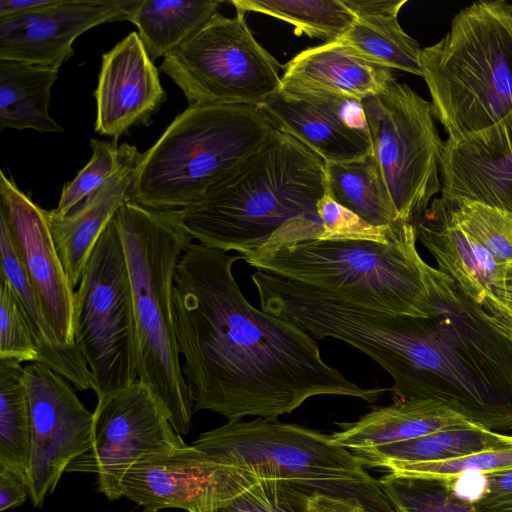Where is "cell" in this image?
I'll use <instances>...</instances> for the list:
<instances>
[{"instance_id":"6da1fadb","label":"cell","mask_w":512,"mask_h":512,"mask_svg":"<svg viewBox=\"0 0 512 512\" xmlns=\"http://www.w3.org/2000/svg\"><path fill=\"white\" fill-rule=\"evenodd\" d=\"M240 259L192 241L177 264L175 332L194 411L277 420L315 396L382 397L385 388L360 387L327 364L302 329L251 305L233 274Z\"/></svg>"},{"instance_id":"7a4b0ae2","label":"cell","mask_w":512,"mask_h":512,"mask_svg":"<svg viewBox=\"0 0 512 512\" xmlns=\"http://www.w3.org/2000/svg\"><path fill=\"white\" fill-rule=\"evenodd\" d=\"M326 192L325 162L276 128L201 199L167 212L192 240L243 258L319 239L317 203Z\"/></svg>"},{"instance_id":"3957f363","label":"cell","mask_w":512,"mask_h":512,"mask_svg":"<svg viewBox=\"0 0 512 512\" xmlns=\"http://www.w3.org/2000/svg\"><path fill=\"white\" fill-rule=\"evenodd\" d=\"M413 222L385 243L310 239L242 259L257 270L306 286L351 307L427 318L432 304Z\"/></svg>"},{"instance_id":"277c9868","label":"cell","mask_w":512,"mask_h":512,"mask_svg":"<svg viewBox=\"0 0 512 512\" xmlns=\"http://www.w3.org/2000/svg\"><path fill=\"white\" fill-rule=\"evenodd\" d=\"M115 220L131 284L138 380L165 406L176 432L185 435L195 411L177 346L173 285L179 258L193 240L167 211L131 199Z\"/></svg>"},{"instance_id":"5b68a950","label":"cell","mask_w":512,"mask_h":512,"mask_svg":"<svg viewBox=\"0 0 512 512\" xmlns=\"http://www.w3.org/2000/svg\"><path fill=\"white\" fill-rule=\"evenodd\" d=\"M421 69L448 140L499 122L512 110V3L461 9L444 37L422 48Z\"/></svg>"},{"instance_id":"8992f818","label":"cell","mask_w":512,"mask_h":512,"mask_svg":"<svg viewBox=\"0 0 512 512\" xmlns=\"http://www.w3.org/2000/svg\"><path fill=\"white\" fill-rule=\"evenodd\" d=\"M276 129L259 106H188L137 162L130 199L154 210L195 203Z\"/></svg>"},{"instance_id":"52a82bcc","label":"cell","mask_w":512,"mask_h":512,"mask_svg":"<svg viewBox=\"0 0 512 512\" xmlns=\"http://www.w3.org/2000/svg\"><path fill=\"white\" fill-rule=\"evenodd\" d=\"M192 445L208 461L231 471L356 499L368 512H395L362 461L316 430L265 418L241 419L203 432Z\"/></svg>"},{"instance_id":"ba28073f","label":"cell","mask_w":512,"mask_h":512,"mask_svg":"<svg viewBox=\"0 0 512 512\" xmlns=\"http://www.w3.org/2000/svg\"><path fill=\"white\" fill-rule=\"evenodd\" d=\"M74 340L97 399L138 380L132 291L115 217L99 237L75 291Z\"/></svg>"},{"instance_id":"9c48e42d","label":"cell","mask_w":512,"mask_h":512,"mask_svg":"<svg viewBox=\"0 0 512 512\" xmlns=\"http://www.w3.org/2000/svg\"><path fill=\"white\" fill-rule=\"evenodd\" d=\"M280 69L238 13L214 15L159 67L182 90L188 106H259L281 88Z\"/></svg>"},{"instance_id":"30bf717a","label":"cell","mask_w":512,"mask_h":512,"mask_svg":"<svg viewBox=\"0 0 512 512\" xmlns=\"http://www.w3.org/2000/svg\"><path fill=\"white\" fill-rule=\"evenodd\" d=\"M372 153L400 218L413 220L441 192L444 142L431 102L394 78L362 100Z\"/></svg>"},{"instance_id":"8fae6325","label":"cell","mask_w":512,"mask_h":512,"mask_svg":"<svg viewBox=\"0 0 512 512\" xmlns=\"http://www.w3.org/2000/svg\"><path fill=\"white\" fill-rule=\"evenodd\" d=\"M189 445L176 432L165 406L141 381L97 399L91 447L67 472L97 476L98 490L113 501L133 465L172 455Z\"/></svg>"},{"instance_id":"7c38bea8","label":"cell","mask_w":512,"mask_h":512,"mask_svg":"<svg viewBox=\"0 0 512 512\" xmlns=\"http://www.w3.org/2000/svg\"><path fill=\"white\" fill-rule=\"evenodd\" d=\"M31 418L28 493L41 507L71 463L91 447L93 412L67 379L40 362L24 366Z\"/></svg>"},{"instance_id":"4fadbf2b","label":"cell","mask_w":512,"mask_h":512,"mask_svg":"<svg viewBox=\"0 0 512 512\" xmlns=\"http://www.w3.org/2000/svg\"><path fill=\"white\" fill-rule=\"evenodd\" d=\"M259 107L277 129L294 137L325 163L352 161L372 153L361 100L281 86Z\"/></svg>"},{"instance_id":"5bb4252c","label":"cell","mask_w":512,"mask_h":512,"mask_svg":"<svg viewBox=\"0 0 512 512\" xmlns=\"http://www.w3.org/2000/svg\"><path fill=\"white\" fill-rule=\"evenodd\" d=\"M140 0H53L36 11L0 18V60L59 69L75 39L109 22L128 20Z\"/></svg>"},{"instance_id":"9a60e30c","label":"cell","mask_w":512,"mask_h":512,"mask_svg":"<svg viewBox=\"0 0 512 512\" xmlns=\"http://www.w3.org/2000/svg\"><path fill=\"white\" fill-rule=\"evenodd\" d=\"M2 214L28 279L58 335L74 340V288L57 252L49 211L35 204L3 172L0 173Z\"/></svg>"},{"instance_id":"2e32d148","label":"cell","mask_w":512,"mask_h":512,"mask_svg":"<svg viewBox=\"0 0 512 512\" xmlns=\"http://www.w3.org/2000/svg\"><path fill=\"white\" fill-rule=\"evenodd\" d=\"M413 224L438 270L484 308L512 341V314L505 301L506 267L500 266L458 224L445 197L432 200Z\"/></svg>"},{"instance_id":"e0dca14e","label":"cell","mask_w":512,"mask_h":512,"mask_svg":"<svg viewBox=\"0 0 512 512\" xmlns=\"http://www.w3.org/2000/svg\"><path fill=\"white\" fill-rule=\"evenodd\" d=\"M94 96L97 133L117 142L131 127L150 125L167 95L138 32L129 33L102 55Z\"/></svg>"},{"instance_id":"ac0fdd59","label":"cell","mask_w":512,"mask_h":512,"mask_svg":"<svg viewBox=\"0 0 512 512\" xmlns=\"http://www.w3.org/2000/svg\"><path fill=\"white\" fill-rule=\"evenodd\" d=\"M441 184L443 197L512 213V110L485 130L444 142Z\"/></svg>"},{"instance_id":"d6986e66","label":"cell","mask_w":512,"mask_h":512,"mask_svg":"<svg viewBox=\"0 0 512 512\" xmlns=\"http://www.w3.org/2000/svg\"><path fill=\"white\" fill-rule=\"evenodd\" d=\"M217 468L192 444L169 456L133 465L124 475L123 497L145 510L210 512Z\"/></svg>"},{"instance_id":"ffe728a7","label":"cell","mask_w":512,"mask_h":512,"mask_svg":"<svg viewBox=\"0 0 512 512\" xmlns=\"http://www.w3.org/2000/svg\"><path fill=\"white\" fill-rule=\"evenodd\" d=\"M141 154L127 160L97 191L64 216L49 211V223L65 272L75 288L102 232L129 191Z\"/></svg>"},{"instance_id":"44dd1931","label":"cell","mask_w":512,"mask_h":512,"mask_svg":"<svg viewBox=\"0 0 512 512\" xmlns=\"http://www.w3.org/2000/svg\"><path fill=\"white\" fill-rule=\"evenodd\" d=\"M391 69L361 56L341 40L307 48L285 66L282 86L363 100L385 90Z\"/></svg>"},{"instance_id":"7402d4cb","label":"cell","mask_w":512,"mask_h":512,"mask_svg":"<svg viewBox=\"0 0 512 512\" xmlns=\"http://www.w3.org/2000/svg\"><path fill=\"white\" fill-rule=\"evenodd\" d=\"M471 425L474 424L440 402L397 399L391 405L373 409L355 422L340 423L341 430L331 437L336 444L356 451Z\"/></svg>"},{"instance_id":"603a6c76","label":"cell","mask_w":512,"mask_h":512,"mask_svg":"<svg viewBox=\"0 0 512 512\" xmlns=\"http://www.w3.org/2000/svg\"><path fill=\"white\" fill-rule=\"evenodd\" d=\"M0 253L1 276L8 281L19 300L38 349L37 362L49 367L79 390H93L92 375L84 357L76 344H67L58 335L20 262L2 214Z\"/></svg>"},{"instance_id":"cb8c5ba5","label":"cell","mask_w":512,"mask_h":512,"mask_svg":"<svg viewBox=\"0 0 512 512\" xmlns=\"http://www.w3.org/2000/svg\"><path fill=\"white\" fill-rule=\"evenodd\" d=\"M406 2L344 0L356 19L340 40L373 63L422 77V48L398 21Z\"/></svg>"},{"instance_id":"d4e9b609","label":"cell","mask_w":512,"mask_h":512,"mask_svg":"<svg viewBox=\"0 0 512 512\" xmlns=\"http://www.w3.org/2000/svg\"><path fill=\"white\" fill-rule=\"evenodd\" d=\"M59 69L0 60V128L62 132L49 114L51 88Z\"/></svg>"},{"instance_id":"484cf974","label":"cell","mask_w":512,"mask_h":512,"mask_svg":"<svg viewBox=\"0 0 512 512\" xmlns=\"http://www.w3.org/2000/svg\"><path fill=\"white\" fill-rule=\"evenodd\" d=\"M509 447H512V436L471 425L351 452L365 467L387 468L396 463L445 461Z\"/></svg>"},{"instance_id":"4316f807","label":"cell","mask_w":512,"mask_h":512,"mask_svg":"<svg viewBox=\"0 0 512 512\" xmlns=\"http://www.w3.org/2000/svg\"><path fill=\"white\" fill-rule=\"evenodd\" d=\"M325 171L326 193L368 223L386 227L404 221L373 153L352 161L325 163Z\"/></svg>"},{"instance_id":"83f0119b","label":"cell","mask_w":512,"mask_h":512,"mask_svg":"<svg viewBox=\"0 0 512 512\" xmlns=\"http://www.w3.org/2000/svg\"><path fill=\"white\" fill-rule=\"evenodd\" d=\"M221 0H140L131 21L154 62L202 28L219 9Z\"/></svg>"},{"instance_id":"f1b7e54d","label":"cell","mask_w":512,"mask_h":512,"mask_svg":"<svg viewBox=\"0 0 512 512\" xmlns=\"http://www.w3.org/2000/svg\"><path fill=\"white\" fill-rule=\"evenodd\" d=\"M31 418L24 367L0 360V468L28 485L31 455Z\"/></svg>"},{"instance_id":"f546056e","label":"cell","mask_w":512,"mask_h":512,"mask_svg":"<svg viewBox=\"0 0 512 512\" xmlns=\"http://www.w3.org/2000/svg\"><path fill=\"white\" fill-rule=\"evenodd\" d=\"M216 467L218 484L210 512H306L317 494L290 482Z\"/></svg>"},{"instance_id":"4dcf8cb0","label":"cell","mask_w":512,"mask_h":512,"mask_svg":"<svg viewBox=\"0 0 512 512\" xmlns=\"http://www.w3.org/2000/svg\"><path fill=\"white\" fill-rule=\"evenodd\" d=\"M238 14L257 12L295 26L298 33L325 43L340 40L356 16L344 0H232Z\"/></svg>"},{"instance_id":"1f68e13d","label":"cell","mask_w":512,"mask_h":512,"mask_svg":"<svg viewBox=\"0 0 512 512\" xmlns=\"http://www.w3.org/2000/svg\"><path fill=\"white\" fill-rule=\"evenodd\" d=\"M377 481L395 512H478L456 493L452 478L389 471Z\"/></svg>"},{"instance_id":"d6a6232c","label":"cell","mask_w":512,"mask_h":512,"mask_svg":"<svg viewBox=\"0 0 512 512\" xmlns=\"http://www.w3.org/2000/svg\"><path fill=\"white\" fill-rule=\"evenodd\" d=\"M446 198V197H445ZM462 229L503 267L512 265V213L484 203L446 198Z\"/></svg>"},{"instance_id":"836d02e7","label":"cell","mask_w":512,"mask_h":512,"mask_svg":"<svg viewBox=\"0 0 512 512\" xmlns=\"http://www.w3.org/2000/svg\"><path fill=\"white\" fill-rule=\"evenodd\" d=\"M92 157L75 178L63 186L53 213L64 216L97 191L127 160L140 154L134 145L91 139Z\"/></svg>"},{"instance_id":"e575fe53","label":"cell","mask_w":512,"mask_h":512,"mask_svg":"<svg viewBox=\"0 0 512 512\" xmlns=\"http://www.w3.org/2000/svg\"><path fill=\"white\" fill-rule=\"evenodd\" d=\"M38 349L19 300L8 281L0 276V360L35 362Z\"/></svg>"},{"instance_id":"d590c367","label":"cell","mask_w":512,"mask_h":512,"mask_svg":"<svg viewBox=\"0 0 512 512\" xmlns=\"http://www.w3.org/2000/svg\"><path fill=\"white\" fill-rule=\"evenodd\" d=\"M386 469L409 475L442 478H454L463 474L484 475L512 469V447L483 451L445 461L396 463Z\"/></svg>"},{"instance_id":"8d00e7d4","label":"cell","mask_w":512,"mask_h":512,"mask_svg":"<svg viewBox=\"0 0 512 512\" xmlns=\"http://www.w3.org/2000/svg\"><path fill=\"white\" fill-rule=\"evenodd\" d=\"M317 213L323 225L319 240H363L388 242L404 222L393 226H374L337 203L327 193L317 203Z\"/></svg>"},{"instance_id":"74e56055","label":"cell","mask_w":512,"mask_h":512,"mask_svg":"<svg viewBox=\"0 0 512 512\" xmlns=\"http://www.w3.org/2000/svg\"><path fill=\"white\" fill-rule=\"evenodd\" d=\"M473 504L478 512H512V469L484 474Z\"/></svg>"},{"instance_id":"f35d334b","label":"cell","mask_w":512,"mask_h":512,"mask_svg":"<svg viewBox=\"0 0 512 512\" xmlns=\"http://www.w3.org/2000/svg\"><path fill=\"white\" fill-rule=\"evenodd\" d=\"M29 496L28 488L10 471L0 468V511L22 505Z\"/></svg>"},{"instance_id":"ab89813d","label":"cell","mask_w":512,"mask_h":512,"mask_svg":"<svg viewBox=\"0 0 512 512\" xmlns=\"http://www.w3.org/2000/svg\"><path fill=\"white\" fill-rule=\"evenodd\" d=\"M306 512H368L356 499L314 494Z\"/></svg>"},{"instance_id":"60d3db41","label":"cell","mask_w":512,"mask_h":512,"mask_svg":"<svg viewBox=\"0 0 512 512\" xmlns=\"http://www.w3.org/2000/svg\"><path fill=\"white\" fill-rule=\"evenodd\" d=\"M53 0H0V18L17 16L36 11Z\"/></svg>"},{"instance_id":"b9f144b4","label":"cell","mask_w":512,"mask_h":512,"mask_svg":"<svg viewBox=\"0 0 512 512\" xmlns=\"http://www.w3.org/2000/svg\"><path fill=\"white\" fill-rule=\"evenodd\" d=\"M505 301L512 314V265L506 267L505 273Z\"/></svg>"},{"instance_id":"7bdbcfd3","label":"cell","mask_w":512,"mask_h":512,"mask_svg":"<svg viewBox=\"0 0 512 512\" xmlns=\"http://www.w3.org/2000/svg\"><path fill=\"white\" fill-rule=\"evenodd\" d=\"M139 512H166V511L165 510H162V511H150V510L143 509L142 511H139Z\"/></svg>"}]
</instances>
